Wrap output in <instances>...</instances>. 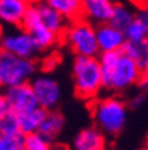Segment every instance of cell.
Wrapping results in <instances>:
<instances>
[{
  "label": "cell",
  "instance_id": "obj_1",
  "mask_svg": "<svg viewBox=\"0 0 148 150\" xmlns=\"http://www.w3.org/2000/svg\"><path fill=\"white\" fill-rule=\"evenodd\" d=\"M103 90L123 93L136 85L144 71L123 52H104L98 58Z\"/></svg>",
  "mask_w": 148,
  "mask_h": 150
},
{
  "label": "cell",
  "instance_id": "obj_2",
  "mask_svg": "<svg viewBox=\"0 0 148 150\" xmlns=\"http://www.w3.org/2000/svg\"><path fill=\"white\" fill-rule=\"evenodd\" d=\"M94 125L104 135L115 137L123 132L128 117V105L118 96L94 99L91 105Z\"/></svg>",
  "mask_w": 148,
  "mask_h": 150
},
{
  "label": "cell",
  "instance_id": "obj_3",
  "mask_svg": "<svg viewBox=\"0 0 148 150\" xmlns=\"http://www.w3.org/2000/svg\"><path fill=\"white\" fill-rule=\"evenodd\" d=\"M74 91L82 100H94L103 90L101 70L97 56H76L73 62Z\"/></svg>",
  "mask_w": 148,
  "mask_h": 150
},
{
  "label": "cell",
  "instance_id": "obj_4",
  "mask_svg": "<svg viewBox=\"0 0 148 150\" xmlns=\"http://www.w3.org/2000/svg\"><path fill=\"white\" fill-rule=\"evenodd\" d=\"M64 40L76 56H97L98 46L95 38V26L85 18L69 21L64 30Z\"/></svg>",
  "mask_w": 148,
  "mask_h": 150
},
{
  "label": "cell",
  "instance_id": "obj_5",
  "mask_svg": "<svg viewBox=\"0 0 148 150\" xmlns=\"http://www.w3.org/2000/svg\"><path fill=\"white\" fill-rule=\"evenodd\" d=\"M38 65L33 59L14 56L0 50V81L2 86H14L27 83L35 77Z\"/></svg>",
  "mask_w": 148,
  "mask_h": 150
},
{
  "label": "cell",
  "instance_id": "obj_6",
  "mask_svg": "<svg viewBox=\"0 0 148 150\" xmlns=\"http://www.w3.org/2000/svg\"><path fill=\"white\" fill-rule=\"evenodd\" d=\"M0 50L27 59H33L39 53L33 38L23 28H11L0 33Z\"/></svg>",
  "mask_w": 148,
  "mask_h": 150
},
{
  "label": "cell",
  "instance_id": "obj_7",
  "mask_svg": "<svg viewBox=\"0 0 148 150\" xmlns=\"http://www.w3.org/2000/svg\"><path fill=\"white\" fill-rule=\"evenodd\" d=\"M26 32H27L30 37L33 38L35 44L39 52H46V50H50L56 46V42L59 41V35L53 33L51 30H48L44 24L41 23L39 20V15L35 9L33 3H29V8L24 14V18L21 21V26Z\"/></svg>",
  "mask_w": 148,
  "mask_h": 150
},
{
  "label": "cell",
  "instance_id": "obj_8",
  "mask_svg": "<svg viewBox=\"0 0 148 150\" xmlns=\"http://www.w3.org/2000/svg\"><path fill=\"white\" fill-rule=\"evenodd\" d=\"M30 86L33 90V94L36 97L38 106L51 111L56 109L58 105L60 103L62 99V90L58 81H55L53 77H50L47 74H41V76H35L30 81Z\"/></svg>",
  "mask_w": 148,
  "mask_h": 150
},
{
  "label": "cell",
  "instance_id": "obj_9",
  "mask_svg": "<svg viewBox=\"0 0 148 150\" xmlns=\"http://www.w3.org/2000/svg\"><path fill=\"white\" fill-rule=\"evenodd\" d=\"M5 96L8 99V103H9V109L14 114H21L26 111H30L33 108H38V102L33 94L30 82L8 86L5 91Z\"/></svg>",
  "mask_w": 148,
  "mask_h": 150
},
{
  "label": "cell",
  "instance_id": "obj_10",
  "mask_svg": "<svg viewBox=\"0 0 148 150\" xmlns=\"http://www.w3.org/2000/svg\"><path fill=\"white\" fill-rule=\"evenodd\" d=\"M95 38H97V46H98L100 53H104V52H121L126 44L124 32L118 30L109 23L97 24Z\"/></svg>",
  "mask_w": 148,
  "mask_h": 150
},
{
  "label": "cell",
  "instance_id": "obj_11",
  "mask_svg": "<svg viewBox=\"0 0 148 150\" xmlns=\"http://www.w3.org/2000/svg\"><path fill=\"white\" fill-rule=\"evenodd\" d=\"M112 8V0H82V17L92 24H103L109 21Z\"/></svg>",
  "mask_w": 148,
  "mask_h": 150
},
{
  "label": "cell",
  "instance_id": "obj_12",
  "mask_svg": "<svg viewBox=\"0 0 148 150\" xmlns=\"http://www.w3.org/2000/svg\"><path fill=\"white\" fill-rule=\"evenodd\" d=\"M29 3L24 0H0V23L9 28H20Z\"/></svg>",
  "mask_w": 148,
  "mask_h": 150
},
{
  "label": "cell",
  "instance_id": "obj_13",
  "mask_svg": "<svg viewBox=\"0 0 148 150\" xmlns=\"http://www.w3.org/2000/svg\"><path fill=\"white\" fill-rule=\"evenodd\" d=\"M73 150H106V135L95 126L85 127L76 135Z\"/></svg>",
  "mask_w": 148,
  "mask_h": 150
},
{
  "label": "cell",
  "instance_id": "obj_14",
  "mask_svg": "<svg viewBox=\"0 0 148 150\" xmlns=\"http://www.w3.org/2000/svg\"><path fill=\"white\" fill-rule=\"evenodd\" d=\"M32 3H33L35 9H36V12L39 15L41 23L44 24L48 30H51L53 33H56V35L60 37V35L64 33L68 21L64 18V17H60L53 8H50L44 0H35V2H32Z\"/></svg>",
  "mask_w": 148,
  "mask_h": 150
},
{
  "label": "cell",
  "instance_id": "obj_15",
  "mask_svg": "<svg viewBox=\"0 0 148 150\" xmlns=\"http://www.w3.org/2000/svg\"><path fill=\"white\" fill-rule=\"evenodd\" d=\"M64 126H65V117L59 111L51 109V111L46 112V117L42 120L36 134H39L44 139H47L48 143H53V141L59 137L60 132L64 130Z\"/></svg>",
  "mask_w": 148,
  "mask_h": 150
},
{
  "label": "cell",
  "instance_id": "obj_16",
  "mask_svg": "<svg viewBox=\"0 0 148 150\" xmlns=\"http://www.w3.org/2000/svg\"><path fill=\"white\" fill-rule=\"evenodd\" d=\"M46 109L42 108H33L30 111H26L21 114H17L18 117V125H20V132L21 135H29V134H36L42 120L46 117Z\"/></svg>",
  "mask_w": 148,
  "mask_h": 150
},
{
  "label": "cell",
  "instance_id": "obj_17",
  "mask_svg": "<svg viewBox=\"0 0 148 150\" xmlns=\"http://www.w3.org/2000/svg\"><path fill=\"white\" fill-rule=\"evenodd\" d=\"M126 41H145L148 37V14L147 9L135 12L128 28L124 30Z\"/></svg>",
  "mask_w": 148,
  "mask_h": 150
},
{
  "label": "cell",
  "instance_id": "obj_18",
  "mask_svg": "<svg viewBox=\"0 0 148 150\" xmlns=\"http://www.w3.org/2000/svg\"><path fill=\"white\" fill-rule=\"evenodd\" d=\"M53 9L69 23L82 17V0H44Z\"/></svg>",
  "mask_w": 148,
  "mask_h": 150
},
{
  "label": "cell",
  "instance_id": "obj_19",
  "mask_svg": "<svg viewBox=\"0 0 148 150\" xmlns=\"http://www.w3.org/2000/svg\"><path fill=\"white\" fill-rule=\"evenodd\" d=\"M123 53H126L128 58H132L137 67L147 73L148 67V41H126L123 47Z\"/></svg>",
  "mask_w": 148,
  "mask_h": 150
},
{
  "label": "cell",
  "instance_id": "obj_20",
  "mask_svg": "<svg viewBox=\"0 0 148 150\" xmlns=\"http://www.w3.org/2000/svg\"><path fill=\"white\" fill-rule=\"evenodd\" d=\"M135 17V12L130 9L128 6L126 5H114V8H112V14L109 17V24L114 26V28H116L118 30L124 32L128 24L132 23Z\"/></svg>",
  "mask_w": 148,
  "mask_h": 150
},
{
  "label": "cell",
  "instance_id": "obj_21",
  "mask_svg": "<svg viewBox=\"0 0 148 150\" xmlns=\"http://www.w3.org/2000/svg\"><path fill=\"white\" fill-rule=\"evenodd\" d=\"M0 135L6 137H21L20 132V125H18V117L17 114L9 111L0 118Z\"/></svg>",
  "mask_w": 148,
  "mask_h": 150
},
{
  "label": "cell",
  "instance_id": "obj_22",
  "mask_svg": "<svg viewBox=\"0 0 148 150\" xmlns=\"http://www.w3.org/2000/svg\"><path fill=\"white\" fill-rule=\"evenodd\" d=\"M24 150H53V143H48L39 134H29L23 137Z\"/></svg>",
  "mask_w": 148,
  "mask_h": 150
},
{
  "label": "cell",
  "instance_id": "obj_23",
  "mask_svg": "<svg viewBox=\"0 0 148 150\" xmlns=\"http://www.w3.org/2000/svg\"><path fill=\"white\" fill-rule=\"evenodd\" d=\"M21 146H23V135L21 137L0 135V150H15Z\"/></svg>",
  "mask_w": 148,
  "mask_h": 150
},
{
  "label": "cell",
  "instance_id": "obj_24",
  "mask_svg": "<svg viewBox=\"0 0 148 150\" xmlns=\"http://www.w3.org/2000/svg\"><path fill=\"white\" fill-rule=\"evenodd\" d=\"M145 103H147V94H145V91H141V93L136 94L133 99H132V102H130V108L141 109Z\"/></svg>",
  "mask_w": 148,
  "mask_h": 150
},
{
  "label": "cell",
  "instance_id": "obj_25",
  "mask_svg": "<svg viewBox=\"0 0 148 150\" xmlns=\"http://www.w3.org/2000/svg\"><path fill=\"white\" fill-rule=\"evenodd\" d=\"M9 103H8V99L5 96V91H0V118L3 115H6L8 112H9Z\"/></svg>",
  "mask_w": 148,
  "mask_h": 150
},
{
  "label": "cell",
  "instance_id": "obj_26",
  "mask_svg": "<svg viewBox=\"0 0 148 150\" xmlns=\"http://www.w3.org/2000/svg\"><path fill=\"white\" fill-rule=\"evenodd\" d=\"M58 62H59L58 55H50V56L44 61V68H46V70H53V68L58 65Z\"/></svg>",
  "mask_w": 148,
  "mask_h": 150
},
{
  "label": "cell",
  "instance_id": "obj_27",
  "mask_svg": "<svg viewBox=\"0 0 148 150\" xmlns=\"http://www.w3.org/2000/svg\"><path fill=\"white\" fill-rule=\"evenodd\" d=\"M147 85H148V76H147V73H144L141 77L137 79L136 86H139V90H141V91H145L147 90Z\"/></svg>",
  "mask_w": 148,
  "mask_h": 150
},
{
  "label": "cell",
  "instance_id": "obj_28",
  "mask_svg": "<svg viewBox=\"0 0 148 150\" xmlns=\"http://www.w3.org/2000/svg\"><path fill=\"white\" fill-rule=\"evenodd\" d=\"M53 150H65V149H64V147H55V146H53Z\"/></svg>",
  "mask_w": 148,
  "mask_h": 150
},
{
  "label": "cell",
  "instance_id": "obj_29",
  "mask_svg": "<svg viewBox=\"0 0 148 150\" xmlns=\"http://www.w3.org/2000/svg\"><path fill=\"white\" fill-rule=\"evenodd\" d=\"M24 2H27V3H32V2H35V0H24Z\"/></svg>",
  "mask_w": 148,
  "mask_h": 150
},
{
  "label": "cell",
  "instance_id": "obj_30",
  "mask_svg": "<svg viewBox=\"0 0 148 150\" xmlns=\"http://www.w3.org/2000/svg\"><path fill=\"white\" fill-rule=\"evenodd\" d=\"M15 150H24V147L21 146V147H18V149H15Z\"/></svg>",
  "mask_w": 148,
  "mask_h": 150
},
{
  "label": "cell",
  "instance_id": "obj_31",
  "mask_svg": "<svg viewBox=\"0 0 148 150\" xmlns=\"http://www.w3.org/2000/svg\"><path fill=\"white\" fill-rule=\"evenodd\" d=\"M141 150H148V149H147V147H144V149H141Z\"/></svg>",
  "mask_w": 148,
  "mask_h": 150
},
{
  "label": "cell",
  "instance_id": "obj_32",
  "mask_svg": "<svg viewBox=\"0 0 148 150\" xmlns=\"http://www.w3.org/2000/svg\"><path fill=\"white\" fill-rule=\"evenodd\" d=\"M0 86H2V81H0Z\"/></svg>",
  "mask_w": 148,
  "mask_h": 150
}]
</instances>
